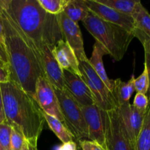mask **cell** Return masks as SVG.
<instances>
[{
  "mask_svg": "<svg viewBox=\"0 0 150 150\" xmlns=\"http://www.w3.org/2000/svg\"><path fill=\"white\" fill-rule=\"evenodd\" d=\"M42 112L55 117L64 122L58 99L54 88L45 77H40L35 86V92L32 96Z\"/></svg>",
  "mask_w": 150,
  "mask_h": 150,
  "instance_id": "obj_8",
  "label": "cell"
},
{
  "mask_svg": "<svg viewBox=\"0 0 150 150\" xmlns=\"http://www.w3.org/2000/svg\"><path fill=\"white\" fill-rule=\"evenodd\" d=\"M0 45L4 50V32L1 21H0Z\"/></svg>",
  "mask_w": 150,
  "mask_h": 150,
  "instance_id": "obj_33",
  "label": "cell"
},
{
  "mask_svg": "<svg viewBox=\"0 0 150 150\" xmlns=\"http://www.w3.org/2000/svg\"><path fill=\"white\" fill-rule=\"evenodd\" d=\"M57 19L64 40L74 51L78 60L79 62L89 61L85 53L83 38L78 23L70 20L64 12L57 16Z\"/></svg>",
  "mask_w": 150,
  "mask_h": 150,
  "instance_id": "obj_9",
  "label": "cell"
},
{
  "mask_svg": "<svg viewBox=\"0 0 150 150\" xmlns=\"http://www.w3.org/2000/svg\"><path fill=\"white\" fill-rule=\"evenodd\" d=\"M149 77L146 66L144 64V68L142 74L134 80L135 90L137 93H142L146 95L149 90Z\"/></svg>",
  "mask_w": 150,
  "mask_h": 150,
  "instance_id": "obj_24",
  "label": "cell"
},
{
  "mask_svg": "<svg viewBox=\"0 0 150 150\" xmlns=\"http://www.w3.org/2000/svg\"><path fill=\"white\" fill-rule=\"evenodd\" d=\"M37 144H38L37 141L26 140L24 144L22 146L21 150H38Z\"/></svg>",
  "mask_w": 150,
  "mask_h": 150,
  "instance_id": "obj_31",
  "label": "cell"
},
{
  "mask_svg": "<svg viewBox=\"0 0 150 150\" xmlns=\"http://www.w3.org/2000/svg\"><path fill=\"white\" fill-rule=\"evenodd\" d=\"M100 4L106 5L125 15L133 16L138 4L139 0H96Z\"/></svg>",
  "mask_w": 150,
  "mask_h": 150,
  "instance_id": "obj_20",
  "label": "cell"
},
{
  "mask_svg": "<svg viewBox=\"0 0 150 150\" xmlns=\"http://www.w3.org/2000/svg\"><path fill=\"white\" fill-rule=\"evenodd\" d=\"M78 150H81V149H80V147H79V148H78Z\"/></svg>",
  "mask_w": 150,
  "mask_h": 150,
  "instance_id": "obj_37",
  "label": "cell"
},
{
  "mask_svg": "<svg viewBox=\"0 0 150 150\" xmlns=\"http://www.w3.org/2000/svg\"><path fill=\"white\" fill-rule=\"evenodd\" d=\"M60 110L64 118V125L72 133L76 142L88 139V127L85 122L81 105L65 90L54 88Z\"/></svg>",
  "mask_w": 150,
  "mask_h": 150,
  "instance_id": "obj_5",
  "label": "cell"
},
{
  "mask_svg": "<svg viewBox=\"0 0 150 150\" xmlns=\"http://www.w3.org/2000/svg\"><path fill=\"white\" fill-rule=\"evenodd\" d=\"M0 150H4V149H3V148H2V146H1V144H0Z\"/></svg>",
  "mask_w": 150,
  "mask_h": 150,
  "instance_id": "obj_36",
  "label": "cell"
},
{
  "mask_svg": "<svg viewBox=\"0 0 150 150\" xmlns=\"http://www.w3.org/2000/svg\"><path fill=\"white\" fill-rule=\"evenodd\" d=\"M26 142L23 135L18 129L12 127L10 137V148L11 150H21Z\"/></svg>",
  "mask_w": 150,
  "mask_h": 150,
  "instance_id": "obj_26",
  "label": "cell"
},
{
  "mask_svg": "<svg viewBox=\"0 0 150 150\" xmlns=\"http://www.w3.org/2000/svg\"><path fill=\"white\" fill-rule=\"evenodd\" d=\"M65 89L69 95L81 105L90 106L95 105L92 94L81 77L73 74L67 70H63Z\"/></svg>",
  "mask_w": 150,
  "mask_h": 150,
  "instance_id": "obj_12",
  "label": "cell"
},
{
  "mask_svg": "<svg viewBox=\"0 0 150 150\" xmlns=\"http://www.w3.org/2000/svg\"><path fill=\"white\" fill-rule=\"evenodd\" d=\"M89 11L105 21L114 23L133 33L135 30L134 19L132 16L120 13L96 0H86Z\"/></svg>",
  "mask_w": 150,
  "mask_h": 150,
  "instance_id": "obj_10",
  "label": "cell"
},
{
  "mask_svg": "<svg viewBox=\"0 0 150 150\" xmlns=\"http://www.w3.org/2000/svg\"><path fill=\"white\" fill-rule=\"evenodd\" d=\"M117 108L129 136L136 144V140L143 125L146 111L137 109L130 103L120 105Z\"/></svg>",
  "mask_w": 150,
  "mask_h": 150,
  "instance_id": "obj_14",
  "label": "cell"
},
{
  "mask_svg": "<svg viewBox=\"0 0 150 150\" xmlns=\"http://www.w3.org/2000/svg\"><path fill=\"white\" fill-rule=\"evenodd\" d=\"M81 78L92 94L95 105L103 111H110L117 108L113 94L108 89L100 78L87 62H79Z\"/></svg>",
  "mask_w": 150,
  "mask_h": 150,
  "instance_id": "obj_7",
  "label": "cell"
},
{
  "mask_svg": "<svg viewBox=\"0 0 150 150\" xmlns=\"http://www.w3.org/2000/svg\"><path fill=\"white\" fill-rule=\"evenodd\" d=\"M149 92H150V90H149ZM149 102H150V98L149 99Z\"/></svg>",
  "mask_w": 150,
  "mask_h": 150,
  "instance_id": "obj_38",
  "label": "cell"
},
{
  "mask_svg": "<svg viewBox=\"0 0 150 150\" xmlns=\"http://www.w3.org/2000/svg\"><path fill=\"white\" fill-rule=\"evenodd\" d=\"M44 117H45V122L49 126L50 129L55 133L59 139L62 142V144L67 143V142L75 141L74 137L72 133L67 130V127L59 120L55 117L50 116L48 114H45L43 112Z\"/></svg>",
  "mask_w": 150,
  "mask_h": 150,
  "instance_id": "obj_19",
  "label": "cell"
},
{
  "mask_svg": "<svg viewBox=\"0 0 150 150\" xmlns=\"http://www.w3.org/2000/svg\"><path fill=\"white\" fill-rule=\"evenodd\" d=\"M64 13L69 18L78 23L83 21L89 13L86 0H69Z\"/></svg>",
  "mask_w": 150,
  "mask_h": 150,
  "instance_id": "obj_18",
  "label": "cell"
},
{
  "mask_svg": "<svg viewBox=\"0 0 150 150\" xmlns=\"http://www.w3.org/2000/svg\"><path fill=\"white\" fill-rule=\"evenodd\" d=\"M12 127L6 122L0 123V144L4 150H11L10 137Z\"/></svg>",
  "mask_w": 150,
  "mask_h": 150,
  "instance_id": "obj_25",
  "label": "cell"
},
{
  "mask_svg": "<svg viewBox=\"0 0 150 150\" xmlns=\"http://www.w3.org/2000/svg\"><path fill=\"white\" fill-rule=\"evenodd\" d=\"M10 81V73L5 68H3L0 66V83H7Z\"/></svg>",
  "mask_w": 150,
  "mask_h": 150,
  "instance_id": "obj_30",
  "label": "cell"
},
{
  "mask_svg": "<svg viewBox=\"0 0 150 150\" xmlns=\"http://www.w3.org/2000/svg\"><path fill=\"white\" fill-rule=\"evenodd\" d=\"M80 149L82 150H106L97 142L88 139H82L77 142Z\"/></svg>",
  "mask_w": 150,
  "mask_h": 150,
  "instance_id": "obj_28",
  "label": "cell"
},
{
  "mask_svg": "<svg viewBox=\"0 0 150 150\" xmlns=\"http://www.w3.org/2000/svg\"><path fill=\"white\" fill-rule=\"evenodd\" d=\"M134 80V75L131 76L127 82L122 81L120 79L114 80V85L112 94L117 104V108L130 103V98L135 91Z\"/></svg>",
  "mask_w": 150,
  "mask_h": 150,
  "instance_id": "obj_17",
  "label": "cell"
},
{
  "mask_svg": "<svg viewBox=\"0 0 150 150\" xmlns=\"http://www.w3.org/2000/svg\"><path fill=\"white\" fill-rule=\"evenodd\" d=\"M9 10L18 26L40 54L44 45L52 49L64 40L57 16L48 13L38 0H6Z\"/></svg>",
  "mask_w": 150,
  "mask_h": 150,
  "instance_id": "obj_2",
  "label": "cell"
},
{
  "mask_svg": "<svg viewBox=\"0 0 150 150\" xmlns=\"http://www.w3.org/2000/svg\"><path fill=\"white\" fill-rule=\"evenodd\" d=\"M5 122L18 129L26 140L37 141L45 124L43 112L32 97L12 81L0 83Z\"/></svg>",
  "mask_w": 150,
  "mask_h": 150,
  "instance_id": "obj_3",
  "label": "cell"
},
{
  "mask_svg": "<svg viewBox=\"0 0 150 150\" xmlns=\"http://www.w3.org/2000/svg\"><path fill=\"white\" fill-rule=\"evenodd\" d=\"M133 105L140 111H147L148 107L149 105V98L144 94L136 93Z\"/></svg>",
  "mask_w": 150,
  "mask_h": 150,
  "instance_id": "obj_27",
  "label": "cell"
},
{
  "mask_svg": "<svg viewBox=\"0 0 150 150\" xmlns=\"http://www.w3.org/2000/svg\"><path fill=\"white\" fill-rule=\"evenodd\" d=\"M82 23L96 42L100 43L115 61L122 59L135 38L133 33L118 25L102 20L91 11Z\"/></svg>",
  "mask_w": 150,
  "mask_h": 150,
  "instance_id": "obj_4",
  "label": "cell"
},
{
  "mask_svg": "<svg viewBox=\"0 0 150 150\" xmlns=\"http://www.w3.org/2000/svg\"><path fill=\"white\" fill-rule=\"evenodd\" d=\"M81 108L88 127V140L97 142L105 148L103 110L95 104Z\"/></svg>",
  "mask_w": 150,
  "mask_h": 150,
  "instance_id": "obj_11",
  "label": "cell"
},
{
  "mask_svg": "<svg viewBox=\"0 0 150 150\" xmlns=\"http://www.w3.org/2000/svg\"><path fill=\"white\" fill-rule=\"evenodd\" d=\"M38 1L45 12L58 16L64 12L69 0H38Z\"/></svg>",
  "mask_w": 150,
  "mask_h": 150,
  "instance_id": "obj_23",
  "label": "cell"
},
{
  "mask_svg": "<svg viewBox=\"0 0 150 150\" xmlns=\"http://www.w3.org/2000/svg\"><path fill=\"white\" fill-rule=\"evenodd\" d=\"M0 66H1V67H2L3 68H5V69H7V70H8V65H7V64H5L4 62L1 61V59H0Z\"/></svg>",
  "mask_w": 150,
  "mask_h": 150,
  "instance_id": "obj_35",
  "label": "cell"
},
{
  "mask_svg": "<svg viewBox=\"0 0 150 150\" xmlns=\"http://www.w3.org/2000/svg\"><path fill=\"white\" fill-rule=\"evenodd\" d=\"M3 122H5V115H4L2 97H1V89H0V123Z\"/></svg>",
  "mask_w": 150,
  "mask_h": 150,
  "instance_id": "obj_32",
  "label": "cell"
},
{
  "mask_svg": "<svg viewBox=\"0 0 150 150\" xmlns=\"http://www.w3.org/2000/svg\"><path fill=\"white\" fill-rule=\"evenodd\" d=\"M78 148H79V144L77 142L72 141L62 144L61 146L57 148V150H78Z\"/></svg>",
  "mask_w": 150,
  "mask_h": 150,
  "instance_id": "obj_29",
  "label": "cell"
},
{
  "mask_svg": "<svg viewBox=\"0 0 150 150\" xmlns=\"http://www.w3.org/2000/svg\"><path fill=\"white\" fill-rule=\"evenodd\" d=\"M0 59L2 62H4L5 64H7L8 65V62H7V55H6V53L4 51V50L3 49L2 47L0 45Z\"/></svg>",
  "mask_w": 150,
  "mask_h": 150,
  "instance_id": "obj_34",
  "label": "cell"
},
{
  "mask_svg": "<svg viewBox=\"0 0 150 150\" xmlns=\"http://www.w3.org/2000/svg\"><path fill=\"white\" fill-rule=\"evenodd\" d=\"M41 64L44 76L53 87L59 90H64L63 70L54 58L52 49L48 45H44L40 51Z\"/></svg>",
  "mask_w": 150,
  "mask_h": 150,
  "instance_id": "obj_13",
  "label": "cell"
},
{
  "mask_svg": "<svg viewBox=\"0 0 150 150\" xmlns=\"http://www.w3.org/2000/svg\"><path fill=\"white\" fill-rule=\"evenodd\" d=\"M105 148L106 150H136L129 136L118 108L103 111Z\"/></svg>",
  "mask_w": 150,
  "mask_h": 150,
  "instance_id": "obj_6",
  "label": "cell"
},
{
  "mask_svg": "<svg viewBox=\"0 0 150 150\" xmlns=\"http://www.w3.org/2000/svg\"><path fill=\"white\" fill-rule=\"evenodd\" d=\"M132 17L134 19L135 29H138L150 37V14L142 5V2L138 4Z\"/></svg>",
  "mask_w": 150,
  "mask_h": 150,
  "instance_id": "obj_21",
  "label": "cell"
},
{
  "mask_svg": "<svg viewBox=\"0 0 150 150\" xmlns=\"http://www.w3.org/2000/svg\"><path fill=\"white\" fill-rule=\"evenodd\" d=\"M0 21L4 27L10 81L32 97L38 79L45 77L40 54L15 20L6 0H0Z\"/></svg>",
  "mask_w": 150,
  "mask_h": 150,
  "instance_id": "obj_1",
  "label": "cell"
},
{
  "mask_svg": "<svg viewBox=\"0 0 150 150\" xmlns=\"http://www.w3.org/2000/svg\"><path fill=\"white\" fill-rule=\"evenodd\" d=\"M52 53L62 70H67L81 77L79 69V61L74 51L64 40L57 42L52 48Z\"/></svg>",
  "mask_w": 150,
  "mask_h": 150,
  "instance_id": "obj_15",
  "label": "cell"
},
{
  "mask_svg": "<svg viewBox=\"0 0 150 150\" xmlns=\"http://www.w3.org/2000/svg\"><path fill=\"white\" fill-rule=\"evenodd\" d=\"M105 54H108L106 50L103 47L100 43H99L98 42H95L94 44L92 56H91L90 59H89V62L92 68L94 69L95 73L98 74V76L105 83V86L112 92L113 89H114V81L111 80L108 77L105 67H104L103 62V57Z\"/></svg>",
  "mask_w": 150,
  "mask_h": 150,
  "instance_id": "obj_16",
  "label": "cell"
},
{
  "mask_svg": "<svg viewBox=\"0 0 150 150\" xmlns=\"http://www.w3.org/2000/svg\"><path fill=\"white\" fill-rule=\"evenodd\" d=\"M136 150H150V102L136 140Z\"/></svg>",
  "mask_w": 150,
  "mask_h": 150,
  "instance_id": "obj_22",
  "label": "cell"
}]
</instances>
